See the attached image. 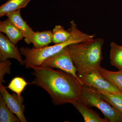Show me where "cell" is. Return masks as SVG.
Returning <instances> with one entry per match:
<instances>
[{
    "instance_id": "7",
    "label": "cell",
    "mask_w": 122,
    "mask_h": 122,
    "mask_svg": "<svg viewBox=\"0 0 122 122\" xmlns=\"http://www.w3.org/2000/svg\"><path fill=\"white\" fill-rule=\"evenodd\" d=\"M0 92L4 102L10 110L19 118L21 122H27L24 115L25 107L22 97L20 98L16 94H10L1 82H0Z\"/></svg>"
},
{
    "instance_id": "5",
    "label": "cell",
    "mask_w": 122,
    "mask_h": 122,
    "mask_svg": "<svg viewBox=\"0 0 122 122\" xmlns=\"http://www.w3.org/2000/svg\"><path fill=\"white\" fill-rule=\"evenodd\" d=\"M78 76L82 85L93 87L101 93L116 94L122 92L115 85L104 78L98 70H94Z\"/></svg>"
},
{
    "instance_id": "20",
    "label": "cell",
    "mask_w": 122,
    "mask_h": 122,
    "mask_svg": "<svg viewBox=\"0 0 122 122\" xmlns=\"http://www.w3.org/2000/svg\"><path fill=\"white\" fill-rule=\"evenodd\" d=\"M11 62L8 59L5 61L0 62V82H5L4 79V76L6 74H11L10 66Z\"/></svg>"
},
{
    "instance_id": "13",
    "label": "cell",
    "mask_w": 122,
    "mask_h": 122,
    "mask_svg": "<svg viewBox=\"0 0 122 122\" xmlns=\"http://www.w3.org/2000/svg\"><path fill=\"white\" fill-rule=\"evenodd\" d=\"M31 0H9L0 7V17L26 7Z\"/></svg>"
},
{
    "instance_id": "15",
    "label": "cell",
    "mask_w": 122,
    "mask_h": 122,
    "mask_svg": "<svg viewBox=\"0 0 122 122\" xmlns=\"http://www.w3.org/2000/svg\"><path fill=\"white\" fill-rule=\"evenodd\" d=\"M98 70L104 78L115 85L122 92V71H109L102 67Z\"/></svg>"
},
{
    "instance_id": "6",
    "label": "cell",
    "mask_w": 122,
    "mask_h": 122,
    "mask_svg": "<svg viewBox=\"0 0 122 122\" xmlns=\"http://www.w3.org/2000/svg\"><path fill=\"white\" fill-rule=\"evenodd\" d=\"M42 66L56 68L70 74L82 85L77 74L76 68L70 54L68 46L59 52L49 57L42 63Z\"/></svg>"
},
{
    "instance_id": "19",
    "label": "cell",
    "mask_w": 122,
    "mask_h": 122,
    "mask_svg": "<svg viewBox=\"0 0 122 122\" xmlns=\"http://www.w3.org/2000/svg\"><path fill=\"white\" fill-rule=\"evenodd\" d=\"M28 84L23 78L16 77L11 81L7 88L14 92L20 98H21L22 97L21 93Z\"/></svg>"
},
{
    "instance_id": "8",
    "label": "cell",
    "mask_w": 122,
    "mask_h": 122,
    "mask_svg": "<svg viewBox=\"0 0 122 122\" xmlns=\"http://www.w3.org/2000/svg\"><path fill=\"white\" fill-rule=\"evenodd\" d=\"M15 45L3 33H0V61L13 58L18 61L21 65H24L21 55Z\"/></svg>"
},
{
    "instance_id": "11",
    "label": "cell",
    "mask_w": 122,
    "mask_h": 122,
    "mask_svg": "<svg viewBox=\"0 0 122 122\" xmlns=\"http://www.w3.org/2000/svg\"><path fill=\"white\" fill-rule=\"evenodd\" d=\"M0 32L6 34L9 39L16 45L24 37L20 30L8 18L0 22Z\"/></svg>"
},
{
    "instance_id": "3",
    "label": "cell",
    "mask_w": 122,
    "mask_h": 122,
    "mask_svg": "<svg viewBox=\"0 0 122 122\" xmlns=\"http://www.w3.org/2000/svg\"><path fill=\"white\" fill-rule=\"evenodd\" d=\"M70 22V29L72 32V35L66 41L41 48L33 47L30 49L28 47L22 46L20 48L19 50L21 54L25 57L24 65L26 68L30 69L33 66H41L46 59L59 52L66 46L71 44L87 41L93 39L95 36L94 34L89 35L79 30L73 20Z\"/></svg>"
},
{
    "instance_id": "17",
    "label": "cell",
    "mask_w": 122,
    "mask_h": 122,
    "mask_svg": "<svg viewBox=\"0 0 122 122\" xmlns=\"http://www.w3.org/2000/svg\"><path fill=\"white\" fill-rule=\"evenodd\" d=\"M0 122H21L19 118L10 110L0 96Z\"/></svg>"
},
{
    "instance_id": "2",
    "label": "cell",
    "mask_w": 122,
    "mask_h": 122,
    "mask_svg": "<svg viewBox=\"0 0 122 122\" xmlns=\"http://www.w3.org/2000/svg\"><path fill=\"white\" fill-rule=\"evenodd\" d=\"M104 42L102 38H98L68 46L77 75L100 68Z\"/></svg>"
},
{
    "instance_id": "14",
    "label": "cell",
    "mask_w": 122,
    "mask_h": 122,
    "mask_svg": "<svg viewBox=\"0 0 122 122\" xmlns=\"http://www.w3.org/2000/svg\"><path fill=\"white\" fill-rule=\"evenodd\" d=\"M110 59L112 65L122 71V46L118 45L114 42L110 44Z\"/></svg>"
},
{
    "instance_id": "1",
    "label": "cell",
    "mask_w": 122,
    "mask_h": 122,
    "mask_svg": "<svg viewBox=\"0 0 122 122\" xmlns=\"http://www.w3.org/2000/svg\"><path fill=\"white\" fill-rule=\"evenodd\" d=\"M31 68L35 78L30 84L45 90L55 105L72 104L79 100L82 85L70 74L41 66Z\"/></svg>"
},
{
    "instance_id": "4",
    "label": "cell",
    "mask_w": 122,
    "mask_h": 122,
    "mask_svg": "<svg viewBox=\"0 0 122 122\" xmlns=\"http://www.w3.org/2000/svg\"><path fill=\"white\" fill-rule=\"evenodd\" d=\"M78 101L89 107H95L103 113L110 122H122V116L100 96L98 91L91 86H81Z\"/></svg>"
},
{
    "instance_id": "10",
    "label": "cell",
    "mask_w": 122,
    "mask_h": 122,
    "mask_svg": "<svg viewBox=\"0 0 122 122\" xmlns=\"http://www.w3.org/2000/svg\"><path fill=\"white\" fill-rule=\"evenodd\" d=\"M72 105L83 116L85 122H109L105 117L102 118L96 111L79 101L75 102Z\"/></svg>"
},
{
    "instance_id": "16",
    "label": "cell",
    "mask_w": 122,
    "mask_h": 122,
    "mask_svg": "<svg viewBox=\"0 0 122 122\" xmlns=\"http://www.w3.org/2000/svg\"><path fill=\"white\" fill-rule=\"evenodd\" d=\"M53 42L55 44L63 43L69 39L71 35L72 32L65 30L63 26L61 25H56L53 29Z\"/></svg>"
},
{
    "instance_id": "12",
    "label": "cell",
    "mask_w": 122,
    "mask_h": 122,
    "mask_svg": "<svg viewBox=\"0 0 122 122\" xmlns=\"http://www.w3.org/2000/svg\"><path fill=\"white\" fill-rule=\"evenodd\" d=\"M52 42L53 33L50 30L35 32L31 41L35 48L45 47Z\"/></svg>"
},
{
    "instance_id": "9",
    "label": "cell",
    "mask_w": 122,
    "mask_h": 122,
    "mask_svg": "<svg viewBox=\"0 0 122 122\" xmlns=\"http://www.w3.org/2000/svg\"><path fill=\"white\" fill-rule=\"evenodd\" d=\"M20 10L10 13L7 16L11 22L20 31L25 38V42L30 45L31 43L32 38L35 32L27 24L26 21L22 19Z\"/></svg>"
},
{
    "instance_id": "18",
    "label": "cell",
    "mask_w": 122,
    "mask_h": 122,
    "mask_svg": "<svg viewBox=\"0 0 122 122\" xmlns=\"http://www.w3.org/2000/svg\"><path fill=\"white\" fill-rule=\"evenodd\" d=\"M100 96L114 108L122 116V92L120 94H105L98 91Z\"/></svg>"
}]
</instances>
